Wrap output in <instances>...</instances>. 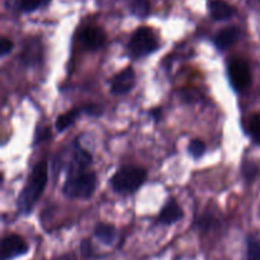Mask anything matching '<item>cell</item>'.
<instances>
[{
	"instance_id": "cell-1",
	"label": "cell",
	"mask_w": 260,
	"mask_h": 260,
	"mask_svg": "<svg viewBox=\"0 0 260 260\" xmlns=\"http://www.w3.org/2000/svg\"><path fill=\"white\" fill-rule=\"evenodd\" d=\"M48 180V165L46 160H41L37 164L33 167L32 172H30L29 177H28L27 184L20 192L19 197H18L17 205L18 210L20 213H28L32 212L35 208L36 203L38 202L40 197L42 196L43 190H45L46 184Z\"/></svg>"
},
{
	"instance_id": "cell-2",
	"label": "cell",
	"mask_w": 260,
	"mask_h": 260,
	"mask_svg": "<svg viewBox=\"0 0 260 260\" xmlns=\"http://www.w3.org/2000/svg\"><path fill=\"white\" fill-rule=\"evenodd\" d=\"M96 184H98V179H96L95 173L90 170L68 173L62 190L69 198L88 200L95 192Z\"/></svg>"
},
{
	"instance_id": "cell-3",
	"label": "cell",
	"mask_w": 260,
	"mask_h": 260,
	"mask_svg": "<svg viewBox=\"0 0 260 260\" xmlns=\"http://www.w3.org/2000/svg\"><path fill=\"white\" fill-rule=\"evenodd\" d=\"M147 179V172L145 168L136 165H124L119 168L111 178V185L114 192L128 194L135 193L145 184Z\"/></svg>"
},
{
	"instance_id": "cell-4",
	"label": "cell",
	"mask_w": 260,
	"mask_h": 260,
	"mask_svg": "<svg viewBox=\"0 0 260 260\" xmlns=\"http://www.w3.org/2000/svg\"><path fill=\"white\" fill-rule=\"evenodd\" d=\"M159 48V40L154 30L149 27H140L132 35L128 43L129 53L134 58L149 56Z\"/></svg>"
},
{
	"instance_id": "cell-5",
	"label": "cell",
	"mask_w": 260,
	"mask_h": 260,
	"mask_svg": "<svg viewBox=\"0 0 260 260\" xmlns=\"http://www.w3.org/2000/svg\"><path fill=\"white\" fill-rule=\"evenodd\" d=\"M228 76L231 86L238 93L245 91L251 85V71L249 63L243 58H231L228 63Z\"/></svg>"
},
{
	"instance_id": "cell-6",
	"label": "cell",
	"mask_w": 260,
	"mask_h": 260,
	"mask_svg": "<svg viewBox=\"0 0 260 260\" xmlns=\"http://www.w3.org/2000/svg\"><path fill=\"white\" fill-rule=\"evenodd\" d=\"M136 85V73L134 68H126L114 75L111 80V91L116 95L129 93Z\"/></svg>"
},
{
	"instance_id": "cell-7",
	"label": "cell",
	"mask_w": 260,
	"mask_h": 260,
	"mask_svg": "<svg viewBox=\"0 0 260 260\" xmlns=\"http://www.w3.org/2000/svg\"><path fill=\"white\" fill-rule=\"evenodd\" d=\"M27 251V243L19 235L12 234L2 240V260H12L17 256L24 255Z\"/></svg>"
},
{
	"instance_id": "cell-8",
	"label": "cell",
	"mask_w": 260,
	"mask_h": 260,
	"mask_svg": "<svg viewBox=\"0 0 260 260\" xmlns=\"http://www.w3.org/2000/svg\"><path fill=\"white\" fill-rule=\"evenodd\" d=\"M20 61L27 66H37L43 61V46L38 38H28L23 45Z\"/></svg>"
},
{
	"instance_id": "cell-9",
	"label": "cell",
	"mask_w": 260,
	"mask_h": 260,
	"mask_svg": "<svg viewBox=\"0 0 260 260\" xmlns=\"http://www.w3.org/2000/svg\"><path fill=\"white\" fill-rule=\"evenodd\" d=\"M80 41L86 50L96 51L106 45L107 36L102 28L90 25V27L84 28L80 35Z\"/></svg>"
},
{
	"instance_id": "cell-10",
	"label": "cell",
	"mask_w": 260,
	"mask_h": 260,
	"mask_svg": "<svg viewBox=\"0 0 260 260\" xmlns=\"http://www.w3.org/2000/svg\"><path fill=\"white\" fill-rule=\"evenodd\" d=\"M93 162V156L90 152L84 150L83 147L79 146L78 144H74L73 146V157H71L70 162H69L68 173L74 172H83V170H88Z\"/></svg>"
},
{
	"instance_id": "cell-11",
	"label": "cell",
	"mask_w": 260,
	"mask_h": 260,
	"mask_svg": "<svg viewBox=\"0 0 260 260\" xmlns=\"http://www.w3.org/2000/svg\"><path fill=\"white\" fill-rule=\"evenodd\" d=\"M183 217H184V212H183L179 203L174 198H170L165 203L164 207L161 208V211H160L157 222L162 223V225H172V223H175L179 220H182Z\"/></svg>"
},
{
	"instance_id": "cell-12",
	"label": "cell",
	"mask_w": 260,
	"mask_h": 260,
	"mask_svg": "<svg viewBox=\"0 0 260 260\" xmlns=\"http://www.w3.org/2000/svg\"><path fill=\"white\" fill-rule=\"evenodd\" d=\"M241 36L240 28L236 25L222 28L217 35L215 36V45L220 51H225L235 45Z\"/></svg>"
},
{
	"instance_id": "cell-13",
	"label": "cell",
	"mask_w": 260,
	"mask_h": 260,
	"mask_svg": "<svg viewBox=\"0 0 260 260\" xmlns=\"http://www.w3.org/2000/svg\"><path fill=\"white\" fill-rule=\"evenodd\" d=\"M210 14L215 20H226L235 14V9L225 0H213L210 4Z\"/></svg>"
},
{
	"instance_id": "cell-14",
	"label": "cell",
	"mask_w": 260,
	"mask_h": 260,
	"mask_svg": "<svg viewBox=\"0 0 260 260\" xmlns=\"http://www.w3.org/2000/svg\"><path fill=\"white\" fill-rule=\"evenodd\" d=\"M94 236L104 245H112L117 238V230L109 223H98L94 230Z\"/></svg>"
},
{
	"instance_id": "cell-15",
	"label": "cell",
	"mask_w": 260,
	"mask_h": 260,
	"mask_svg": "<svg viewBox=\"0 0 260 260\" xmlns=\"http://www.w3.org/2000/svg\"><path fill=\"white\" fill-rule=\"evenodd\" d=\"M81 113H83V108L79 107V108L70 109V111H68L66 113L60 114V116L57 117V119H56V129H57L58 132H63L65 129H68L69 127L73 126V124L75 123L76 118H78Z\"/></svg>"
},
{
	"instance_id": "cell-16",
	"label": "cell",
	"mask_w": 260,
	"mask_h": 260,
	"mask_svg": "<svg viewBox=\"0 0 260 260\" xmlns=\"http://www.w3.org/2000/svg\"><path fill=\"white\" fill-rule=\"evenodd\" d=\"M131 10L136 17L145 18L150 14L151 7L149 0H134L131 4Z\"/></svg>"
},
{
	"instance_id": "cell-17",
	"label": "cell",
	"mask_w": 260,
	"mask_h": 260,
	"mask_svg": "<svg viewBox=\"0 0 260 260\" xmlns=\"http://www.w3.org/2000/svg\"><path fill=\"white\" fill-rule=\"evenodd\" d=\"M249 134L254 141L260 145V112L251 116L249 121Z\"/></svg>"
},
{
	"instance_id": "cell-18",
	"label": "cell",
	"mask_w": 260,
	"mask_h": 260,
	"mask_svg": "<svg viewBox=\"0 0 260 260\" xmlns=\"http://www.w3.org/2000/svg\"><path fill=\"white\" fill-rule=\"evenodd\" d=\"M51 0H20V9L23 12H35L40 8H45Z\"/></svg>"
},
{
	"instance_id": "cell-19",
	"label": "cell",
	"mask_w": 260,
	"mask_h": 260,
	"mask_svg": "<svg viewBox=\"0 0 260 260\" xmlns=\"http://www.w3.org/2000/svg\"><path fill=\"white\" fill-rule=\"evenodd\" d=\"M188 151H189V154L192 155L194 159H200V157L206 152V144L198 139L192 140L189 146H188Z\"/></svg>"
},
{
	"instance_id": "cell-20",
	"label": "cell",
	"mask_w": 260,
	"mask_h": 260,
	"mask_svg": "<svg viewBox=\"0 0 260 260\" xmlns=\"http://www.w3.org/2000/svg\"><path fill=\"white\" fill-rule=\"evenodd\" d=\"M196 222H197L196 225H197V228L200 229V230L207 231L210 230V229L215 228V225L217 223V220L215 218V216H211L208 215V213H206V215L201 216Z\"/></svg>"
},
{
	"instance_id": "cell-21",
	"label": "cell",
	"mask_w": 260,
	"mask_h": 260,
	"mask_svg": "<svg viewBox=\"0 0 260 260\" xmlns=\"http://www.w3.org/2000/svg\"><path fill=\"white\" fill-rule=\"evenodd\" d=\"M248 260H260V240H248Z\"/></svg>"
},
{
	"instance_id": "cell-22",
	"label": "cell",
	"mask_w": 260,
	"mask_h": 260,
	"mask_svg": "<svg viewBox=\"0 0 260 260\" xmlns=\"http://www.w3.org/2000/svg\"><path fill=\"white\" fill-rule=\"evenodd\" d=\"M180 98L188 103H197L202 99V95L197 89H184V90H180Z\"/></svg>"
},
{
	"instance_id": "cell-23",
	"label": "cell",
	"mask_w": 260,
	"mask_h": 260,
	"mask_svg": "<svg viewBox=\"0 0 260 260\" xmlns=\"http://www.w3.org/2000/svg\"><path fill=\"white\" fill-rule=\"evenodd\" d=\"M243 175L246 180H253L258 175V168L251 162H245L243 165Z\"/></svg>"
},
{
	"instance_id": "cell-24",
	"label": "cell",
	"mask_w": 260,
	"mask_h": 260,
	"mask_svg": "<svg viewBox=\"0 0 260 260\" xmlns=\"http://www.w3.org/2000/svg\"><path fill=\"white\" fill-rule=\"evenodd\" d=\"M13 50V41L8 37H2L0 40V55L5 56Z\"/></svg>"
},
{
	"instance_id": "cell-25",
	"label": "cell",
	"mask_w": 260,
	"mask_h": 260,
	"mask_svg": "<svg viewBox=\"0 0 260 260\" xmlns=\"http://www.w3.org/2000/svg\"><path fill=\"white\" fill-rule=\"evenodd\" d=\"M51 136V132L48 127H42V128H38L37 132H36V136H35V145L38 144V142H42L45 140L50 139Z\"/></svg>"
},
{
	"instance_id": "cell-26",
	"label": "cell",
	"mask_w": 260,
	"mask_h": 260,
	"mask_svg": "<svg viewBox=\"0 0 260 260\" xmlns=\"http://www.w3.org/2000/svg\"><path fill=\"white\" fill-rule=\"evenodd\" d=\"M83 113L89 114V116H101L103 113L102 107L96 106V104H88V106H83Z\"/></svg>"
},
{
	"instance_id": "cell-27",
	"label": "cell",
	"mask_w": 260,
	"mask_h": 260,
	"mask_svg": "<svg viewBox=\"0 0 260 260\" xmlns=\"http://www.w3.org/2000/svg\"><path fill=\"white\" fill-rule=\"evenodd\" d=\"M80 249H81V253H83L86 258L93 255V248H91V244L89 243L88 240H84L83 243H81Z\"/></svg>"
},
{
	"instance_id": "cell-28",
	"label": "cell",
	"mask_w": 260,
	"mask_h": 260,
	"mask_svg": "<svg viewBox=\"0 0 260 260\" xmlns=\"http://www.w3.org/2000/svg\"><path fill=\"white\" fill-rule=\"evenodd\" d=\"M55 260H78V258H76V255L74 253H66L63 255L56 258Z\"/></svg>"
}]
</instances>
